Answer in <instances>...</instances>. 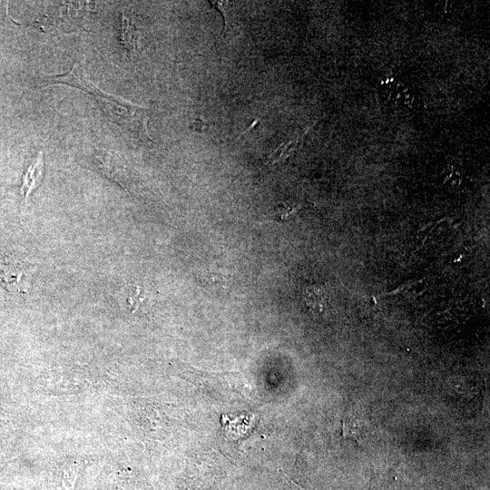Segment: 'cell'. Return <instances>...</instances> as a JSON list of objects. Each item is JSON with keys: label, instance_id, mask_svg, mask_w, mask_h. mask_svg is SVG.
I'll list each match as a JSON object with an SVG mask.
<instances>
[{"label": "cell", "instance_id": "cell-8", "mask_svg": "<svg viewBox=\"0 0 490 490\" xmlns=\"http://www.w3.org/2000/svg\"><path fill=\"white\" fill-rule=\"evenodd\" d=\"M226 3L227 2H223V1H211L210 4L216 9H218L223 15V18H224V29L226 27V24H227V22H226V10H225V6H226Z\"/></svg>", "mask_w": 490, "mask_h": 490}, {"label": "cell", "instance_id": "cell-2", "mask_svg": "<svg viewBox=\"0 0 490 490\" xmlns=\"http://www.w3.org/2000/svg\"><path fill=\"white\" fill-rule=\"evenodd\" d=\"M380 95L391 108L407 111L414 107L416 95L413 90L400 81L385 80L380 84Z\"/></svg>", "mask_w": 490, "mask_h": 490}, {"label": "cell", "instance_id": "cell-7", "mask_svg": "<svg viewBox=\"0 0 490 490\" xmlns=\"http://www.w3.org/2000/svg\"><path fill=\"white\" fill-rule=\"evenodd\" d=\"M446 180L451 184H458L461 181V172L456 167H449L446 173Z\"/></svg>", "mask_w": 490, "mask_h": 490}, {"label": "cell", "instance_id": "cell-9", "mask_svg": "<svg viewBox=\"0 0 490 490\" xmlns=\"http://www.w3.org/2000/svg\"><path fill=\"white\" fill-rule=\"evenodd\" d=\"M206 126L207 124L200 119H197L192 124V128L194 129V131L199 132L202 131Z\"/></svg>", "mask_w": 490, "mask_h": 490}, {"label": "cell", "instance_id": "cell-3", "mask_svg": "<svg viewBox=\"0 0 490 490\" xmlns=\"http://www.w3.org/2000/svg\"><path fill=\"white\" fill-rule=\"evenodd\" d=\"M302 297L307 307L314 315L325 316L331 309V293L324 283L306 284L302 288Z\"/></svg>", "mask_w": 490, "mask_h": 490}, {"label": "cell", "instance_id": "cell-6", "mask_svg": "<svg viewBox=\"0 0 490 490\" xmlns=\"http://www.w3.org/2000/svg\"><path fill=\"white\" fill-rule=\"evenodd\" d=\"M122 41L126 48L132 52L135 53L137 48V33L132 25L129 24V21L126 17H122Z\"/></svg>", "mask_w": 490, "mask_h": 490}, {"label": "cell", "instance_id": "cell-5", "mask_svg": "<svg viewBox=\"0 0 490 490\" xmlns=\"http://www.w3.org/2000/svg\"><path fill=\"white\" fill-rule=\"evenodd\" d=\"M302 206L292 201H284L279 204L274 211V218L279 220H288L294 217Z\"/></svg>", "mask_w": 490, "mask_h": 490}, {"label": "cell", "instance_id": "cell-4", "mask_svg": "<svg viewBox=\"0 0 490 490\" xmlns=\"http://www.w3.org/2000/svg\"><path fill=\"white\" fill-rule=\"evenodd\" d=\"M43 174V158L42 153L39 154L36 162L28 169L24 180V193L27 197L32 190L40 183Z\"/></svg>", "mask_w": 490, "mask_h": 490}, {"label": "cell", "instance_id": "cell-10", "mask_svg": "<svg viewBox=\"0 0 490 490\" xmlns=\"http://www.w3.org/2000/svg\"><path fill=\"white\" fill-rule=\"evenodd\" d=\"M256 123H258V120L254 121V122L250 125V127H249L246 131H244L243 132H241V133L240 134V136L237 137V139H239L240 136H242L243 134H245L246 132H248L249 131H250L251 129H253L254 126L256 125Z\"/></svg>", "mask_w": 490, "mask_h": 490}, {"label": "cell", "instance_id": "cell-1", "mask_svg": "<svg viewBox=\"0 0 490 490\" xmlns=\"http://www.w3.org/2000/svg\"><path fill=\"white\" fill-rule=\"evenodd\" d=\"M44 80L45 84L63 83L83 90V92L92 96L103 112L119 124H125L129 128H133L136 123L139 124L143 122L145 108L103 93L87 79L78 64H74L71 69L65 73L46 75Z\"/></svg>", "mask_w": 490, "mask_h": 490}]
</instances>
